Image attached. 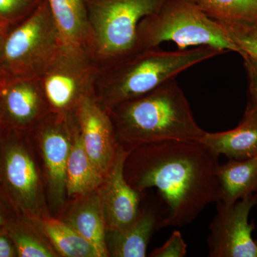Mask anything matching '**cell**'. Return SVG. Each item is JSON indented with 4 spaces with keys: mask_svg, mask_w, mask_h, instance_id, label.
I'll return each mask as SVG.
<instances>
[{
    "mask_svg": "<svg viewBox=\"0 0 257 257\" xmlns=\"http://www.w3.org/2000/svg\"><path fill=\"white\" fill-rule=\"evenodd\" d=\"M64 42L47 0L0 34V82L40 77Z\"/></svg>",
    "mask_w": 257,
    "mask_h": 257,
    "instance_id": "cell-4",
    "label": "cell"
},
{
    "mask_svg": "<svg viewBox=\"0 0 257 257\" xmlns=\"http://www.w3.org/2000/svg\"><path fill=\"white\" fill-rule=\"evenodd\" d=\"M217 178L221 202L234 204L257 192V157L244 160L229 159L219 165Z\"/></svg>",
    "mask_w": 257,
    "mask_h": 257,
    "instance_id": "cell-18",
    "label": "cell"
},
{
    "mask_svg": "<svg viewBox=\"0 0 257 257\" xmlns=\"http://www.w3.org/2000/svg\"><path fill=\"white\" fill-rule=\"evenodd\" d=\"M56 252L65 257H100L97 250L64 221L47 215L32 219Z\"/></svg>",
    "mask_w": 257,
    "mask_h": 257,
    "instance_id": "cell-20",
    "label": "cell"
},
{
    "mask_svg": "<svg viewBox=\"0 0 257 257\" xmlns=\"http://www.w3.org/2000/svg\"><path fill=\"white\" fill-rule=\"evenodd\" d=\"M50 112L39 77L0 82L2 126L16 130L34 128Z\"/></svg>",
    "mask_w": 257,
    "mask_h": 257,
    "instance_id": "cell-11",
    "label": "cell"
},
{
    "mask_svg": "<svg viewBox=\"0 0 257 257\" xmlns=\"http://www.w3.org/2000/svg\"><path fill=\"white\" fill-rule=\"evenodd\" d=\"M221 25L230 40L239 49V55L243 53L247 54L257 59V25Z\"/></svg>",
    "mask_w": 257,
    "mask_h": 257,
    "instance_id": "cell-24",
    "label": "cell"
},
{
    "mask_svg": "<svg viewBox=\"0 0 257 257\" xmlns=\"http://www.w3.org/2000/svg\"><path fill=\"white\" fill-rule=\"evenodd\" d=\"M257 205V194L234 204L216 202V213L209 229V256L257 257V241L252 238L253 223L248 216Z\"/></svg>",
    "mask_w": 257,
    "mask_h": 257,
    "instance_id": "cell-8",
    "label": "cell"
},
{
    "mask_svg": "<svg viewBox=\"0 0 257 257\" xmlns=\"http://www.w3.org/2000/svg\"><path fill=\"white\" fill-rule=\"evenodd\" d=\"M164 214L154 209H140L136 219L127 226L106 232L109 256L145 257L155 231L162 227Z\"/></svg>",
    "mask_w": 257,
    "mask_h": 257,
    "instance_id": "cell-14",
    "label": "cell"
},
{
    "mask_svg": "<svg viewBox=\"0 0 257 257\" xmlns=\"http://www.w3.org/2000/svg\"></svg>",
    "mask_w": 257,
    "mask_h": 257,
    "instance_id": "cell-31",
    "label": "cell"
},
{
    "mask_svg": "<svg viewBox=\"0 0 257 257\" xmlns=\"http://www.w3.org/2000/svg\"><path fill=\"white\" fill-rule=\"evenodd\" d=\"M219 157L199 141L148 144L130 151L125 178L140 192L157 189L166 206L162 227H183L220 200Z\"/></svg>",
    "mask_w": 257,
    "mask_h": 257,
    "instance_id": "cell-1",
    "label": "cell"
},
{
    "mask_svg": "<svg viewBox=\"0 0 257 257\" xmlns=\"http://www.w3.org/2000/svg\"><path fill=\"white\" fill-rule=\"evenodd\" d=\"M5 179L16 204L31 220L46 215L35 161L23 144L14 143L5 153Z\"/></svg>",
    "mask_w": 257,
    "mask_h": 257,
    "instance_id": "cell-13",
    "label": "cell"
},
{
    "mask_svg": "<svg viewBox=\"0 0 257 257\" xmlns=\"http://www.w3.org/2000/svg\"><path fill=\"white\" fill-rule=\"evenodd\" d=\"M74 133L67 167V194L70 197L82 196L96 190L105 176L96 169L83 147L74 117Z\"/></svg>",
    "mask_w": 257,
    "mask_h": 257,
    "instance_id": "cell-19",
    "label": "cell"
},
{
    "mask_svg": "<svg viewBox=\"0 0 257 257\" xmlns=\"http://www.w3.org/2000/svg\"><path fill=\"white\" fill-rule=\"evenodd\" d=\"M73 117L88 156L99 172L106 176L119 148L109 111L93 93L83 98Z\"/></svg>",
    "mask_w": 257,
    "mask_h": 257,
    "instance_id": "cell-10",
    "label": "cell"
},
{
    "mask_svg": "<svg viewBox=\"0 0 257 257\" xmlns=\"http://www.w3.org/2000/svg\"><path fill=\"white\" fill-rule=\"evenodd\" d=\"M9 235L14 243L18 256L20 257H55L59 255L50 243L33 231L25 229L10 230Z\"/></svg>",
    "mask_w": 257,
    "mask_h": 257,
    "instance_id": "cell-22",
    "label": "cell"
},
{
    "mask_svg": "<svg viewBox=\"0 0 257 257\" xmlns=\"http://www.w3.org/2000/svg\"><path fill=\"white\" fill-rule=\"evenodd\" d=\"M224 53L205 46L176 51L163 50L159 47L138 49L99 67L94 82V95L109 111L177 78L191 67Z\"/></svg>",
    "mask_w": 257,
    "mask_h": 257,
    "instance_id": "cell-3",
    "label": "cell"
},
{
    "mask_svg": "<svg viewBox=\"0 0 257 257\" xmlns=\"http://www.w3.org/2000/svg\"><path fill=\"white\" fill-rule=\"evenodd\" d=\"M165 42H174L181 50L205 46L239 53L220 24L192 0H165L139 24L136 50L157 47Z\"/></svg>",
    "mask_w": 257,
    "mask_h": 257,
    "instance_id": "cell-5",
    "label": "cell"
},
{
    "mask_svg": "<svg viewBox=\"0 0 257 257\" xmlns=\"http://www.w3.org/2000/svg\"><path fill=\"white\" fill-rule=\"evenodd\" d=\"M165 0H86L90 48L99 67L136 50L139 24Z\"/></svg>",
    "mask_w": 257,
    "mask_h": 257,
    "instance_id": "cell-6",
    "label": "cell"
},
{
    "mask_svg": "<svg viewBox=\"0 0 257 257\" xmlns=\"http://www.w3.org/2000/svg\"><path fill=\"white\" fill-rule=\"evenodd\" d=\"M187 253V244L179 231H174L162 246L152 251V257H184Z\"/></svg>",
    "mask_w": 257,
    "mask_h": 257,
    "instance_id": "cell-25",
    "label": "cell"
},
{
    "mask_svg": "<svg viewBox=\"0 0 257 257\" xmlns=\"http://www.w3.org/2000/svg\"><path fill=\"white\" fill-rule=\"evenodd\" d=\"M18 256L16 248L9 234L0 233V257Z\"/></svg>",
    "mask_w": 257,
    "mask_h": 257,
    "instance_id": "cell-27",
    "label": "cell"
},
{
    "mask_svg": "<svg viewBox=\"0 0 257 257\" xmlns=\"http://www.w3.org/2000/svg\"><path fill=\"white\" fill-rule=\"evenodd\" d=\"M82 196L64 221L92 243L100 257L109 256L107 230L98 189Z\"/></svg>",
    "mask_w": 257,
    "mask_h": 257,
    "instance_id": "cell-16",
    "label": "cell"
},
{
    "mask_svg": "<svg viewBox=\"0 0 257 257\" xmlns=\"http://www.w3.org/2000/svg\"><path fill=\"white\" fill-rule=\"evenodd\" d=\"M209 18L229 26L257 25V0H192Z\"/></svg>",
    "mask_w": 257,
    "mask_h": 257,
    "instance_id": "cell-21",
    "label": "cell"
},
{
    "mask_svg": "<svg viewBox=\"0 0 257 257\" xmlns=\"http://www.w3.org/2000/svg\"><path fill=\"white\" fill-rule=\"evenodd\" d=\"M99 66L90 49L64 44L39 78L52 112L73 116L94 92Z\"/></svg>",
    "mask_w": 257,
    "mask_h": 257,
    "instance_id": "cell-7",
    "label": "cell"
},
{
    "mask_svg": "<svg viewBox=\"0 0 257 257\" xmlns=\"http://www.w3.org/2000/svg\"><path fill=\"white\" fill-rule=\"evenodd\" d=\"M47 2L64 44L91 50L90 28L86 0Z\"/></svg>",
    "mask_w": 257,
    "mask_h": 257,
    "instance_id": "cell-17",
    "label": "cell"
},
{
    "mask_svg": "<svg viewBox=\"0 0 257 257\" xmlns=\"http://www.w3.org/2000/svg\"><path fill=\"white\" fill-rule=\"evenodd\" d=\"M2 128V123H1V120H0V130H1Z\"/></svg>",
    "mask_w": 257,
    "mask_h": 257,
    "instance_id": "cell-29",
    "label": "cell"
},
{
    "mask_svg": "<svg viewBox=\"0 0 257 257\" xmlns=\"http://www.w3.org/2000/svg\"><path fill=\"white\" fill-rule=\"evenodd\" d=\"M243 59L248 78V107L257 111V59L247 54L240 55Z\"/></svg>",
    "mask_w": 257,
    "mask_h": 257,
    "instance_id": "cell-26",
    "label": "cell"
},
{
    "mask_svg": "<svg viewBox=\"0 0 257 257\" xmlns=\"http://www.w3.org/2000/svg\"><path fill=\"white\" fill-rule=\"evenodd\" d=\"M72 116L51 111L34 128L41 147L51 203L63 204L67 193V167L74 133Z\"/></svg>",
    "mask_w": 257,
    "mask_h": 257,
    "instance_id": "cell-9",
    "label": "cell"
},
{
    "mask_svg": "<svg viewBox=\"0 0 257 257\" xmlns=\"http://www.w3.org/2000/svg\"><path fill=\"white\" fill-rule=\"evenodd\" d=\"M42 0H0V30L23 21L34 11Z\"/></svg>",
    "mask_w": 257,
    "mask_h": 257,
    "instance_id": "cell-23",
    "label": "cell"
},
{
    "mask_svg": "<svg viewBox=\"0 0 257 257\" xmlns=\"http://www.w3.org/2000/svg\"><path fill=\"white\" fill-rule=\"evenodd\" d=\"M2 32H3V31H1V30H0V34H1Z\"/></svg>",
    "mask_w": 257,
    "mask_h": 257,
    "instance_id": "cell-30",
    "label": "cell"
},
{
    "mask_svg": "<svg viewBox=\"0 0 257 257\" xmlns=\"http://www.w3.org/2000/svg\"><path fill=\"white\" fill-rule=\"evenodd\" d=\"M4 218H3V216H2L1 214H0V227H1L2 225L4 223Z\"/></svg>",
    "mask_w": 257,
    "mask_h": 257,
    "instance_id": "cell-28",
    "label": "cell"
},
{
    "mask_svg": "<svg viewBox=\"0 0 257 257\" xmlns=\"http://www.w3.org/2000/svg\"><path fill=\"white\" fill-rule=\"evenodd\" d=\"M130 151L119 145L114 163L98 188L107 231L122 229L140 212L141 192L133 188L124 176L125 161Z\"/></svg>",
    "mask_w": 257,
    "mask_h": 257,
    "instance_id": "cell-12",
    "label": "cell"
},
{
    "mask_svg": "<svg viewBox=\"0 0 257 257\" xmlns=\"http://www.w3.org/2000/svg\"><path fill=\"white\" fill-rule=\"evenodd\" d=\"M201 143L229 159L244 160L256 157L257 111L246 106L236 127L221 133H206Z\"/></svg>",
    "mask_w": 257,
    "mask_h": 257,
    "instance_id": "cell-15",
    "label": "cell"
},
{
    "mask_svg": "<svg viewBox=\"0 0 257 257\" xmlns=\"http://www.w3.org/2000/svg\"><path fill=\"white\" fill-rule=\"evenodd\" d=\"M108 111L118 144L130 150L171 140L201 142L207 133L197 124L176 78Z\"/></svg>",
    "mask_w": 257,
    "mask_h": 257,
    "instance_id": "cell-2",
    "label": "cell"
}]
</instances>
